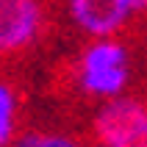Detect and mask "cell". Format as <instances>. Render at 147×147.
Returning a JSON list of instances; mask_svg holds the SVG:
<instances>
[{"label": "cell", "instance_id": "cell-1", "mask_svg": "<svg viewBox=\"0 0 147 147\" xmlns=\"http://www.w3.org/2000/svg\"><path fill=\"white\" fill-rule=\"evenodd\" d=\"M144 45V28L133 39V25L117 36L92 39L72 58H64L56 67L53 92L64 100H78L81 106L119 97L136 81V50Z\"/></svg>", "mask_w": 147, "mask_h": 147}, {"label": "cell", "instance_id": "cell-2", "mask_svg": "<svg viewBox=\"0 0 147 147\" xmlns=\"http://www.w3.org/2000/svg\"><path fill=\"white\" fill-rule=\"evenodd\" d=\"M61 22L58 0H0V64L22 67Z\"/></svg>", "mask_w": 147, "mask_h": 147}, {"label": "cell", "instance_id": "cell-3", "mask_svg": "<svg viewBox=\"0 0 147 147\" xmlns=\"http://www.w3.org/2000/svg\"><path fill=\"white\" fill-rule=\"evenodd\" d=\"M58 8L69 20V28L86 39L117 36L136 22L128 0H58Z\"/></svg>", "mask_w": 147, "mask_h": 147}, {"label": "cell", "instance_id": "cell-4", "mask_svg": "<svg viewBox=\"0 0 147 147\" xmlns=\"http://www.w3.org/2000/svg\"><path fill=\"white\" fill-rule=\"evenodd\" d=\"M14 147H97L89 131H67V128H28L20 131Z\"/></svg>", "mask_w": 147, "mask_h": 147}, {"label": "cell", "instance_id": "cell-5", "mask_svg": "<svg viewBox=\"0 0 147 147\" xmlns=\"http://www.w3.org/2000/svg\"><path fill=\"white\" fill-rule=\"evenodd\" d=\"M20 133V89L11 75L0 78V147L11 144Z\"/></svg>", "mask_w": 147, "mask_h": 147}, {"label": "cell", "instance_id": "cell-6", "mask_svg": "<svg viewBox=\"0 0 147 147\" xmlns=\"http://www.w3.org/2000/svg\"><path fill=\"white\" fill-rule=\"evenodd\" d=\"M106 147H147V111L136 122H131L122 133H117Z\"/></svg>", "mask_w": 147, "mask_h": 147}, {"label": "cell", "instance_id": "cell-7", "mask_svg": "<svg viewBox=\"0 0 147 147\" xmlns=\"http://www.w3.org/2000/svg\"><path fill=\"white\" fill-rule=\"evenodd\" d=\"M128 3H131L133 20H136V22H144V17H147V0H128Z\"/></svg>", "mask_w": 147, "mask_h": 147}, {"label": "cell", "instance_id": "cell-8", "mask_svg": "<svg viewBox=\"0 0 147 147\" xmlns=\"http://www.w3.org/2000/svg\"><path fill=\"white\" fill-rule=\"evenodd\" d=\"M144 39H147V17H144Z\"/></svg>", "mask_w": 147, "mask_h": 147}]
</instances>
